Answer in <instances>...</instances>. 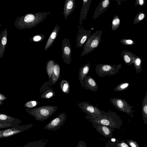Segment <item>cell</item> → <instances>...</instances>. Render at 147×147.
Masks as SVG:
<instances>
[{"label":"cell","instance_id":"obj_25","mask_svg":"<svg viewBox=\"0 0 147 147\" xmlns=\"http://www.w3.org/2000/svg\"><path fill=\"white\" fill-rule=\"evenodd\" d=\"M108 142L110 147H130L124 141H120L117 139H115L114 141L108 140Z\"/></svg>","mask_w":147,"mask_h":147},{"label":"cell","instance_id":"obj_16","mask_svg":"<svg viewBox=\"0 0 147 147\" xmlns=\"http://www.w3.org/2000/svg\"><path fill=\"white\" fill-rule=\"evenodd\" d=\"M84 87L87 90L96 92L98 89V86L94 79L90 76H87L84 80Z\"/></svg>","mask_w":147,"mask_h":147},{"label":"cell","instance_id":"obj_30","mask_svg":"<svg viewBox=\"0 0 147 147\" xmlns=\"http://www.w3.org/2000/svg\"><path fill=\"white\" fill-rule=\"evenodd\" d=\"M120 24V20L117 15L115 16L112 20V30L115 31L119 27Z\"/></svg>","mask_w":147,"mask_h":147},{"label":"cell","instance_id":"obj_20","mask_svg":"<svg viewBox=\"0 0 147 147\" xmlns=\"http://www.w3.org/2000/svg\"><path fill=\"white\" fill-rule=\"evenodd\" d=\"M90 64L87 63L81 66L79 70L78 79L82 88L84 87V80L88 74L90 68Z\"/></svg>","mask_w":147,"mask_h":147},{"label":"cell","instance_id":"obj_12","mask_svg":"<svg viewBox=\"0 0 147 147\" xmlns=\"http://www.w3.org/2000/svg\"><path fill=\"white\" fill-rule=\"evenodd\" d=\"M78 27L79 30L76 40V49L78 47L80 48L84 45L91 33V31L90 30H85L83 27Z\"/></svg>","mask_w":147,"mask_h":147},{"label":"cell","instance_id":"obj_27","mask_svg":"<svg viewBox=\"0 0 147 147\" xmlns=\"http://www.w3.org/2000/svg\"><path fill=\"white\" fill-rule=\"evenodd\" d=\"M54 61L53 60H50L46 64V71L48 76L49 80H50L53 73Z\"/></svg>","mask_w":147,"mask_h":147},{"label":"cell","instance_id":"obj_42","mask_svg":"<svg viewBox=\"0 0 147 147\" xmlns=\"http://www.w3.org/2000/svg\"><path fill=\"white\" fill-rule=\"evenodd\" d=\"M106 147H110L108 142H107L105 145Z\"/></svg>","mask_w":147,"mask_h":147},{"label":"cell","instance_id":"obj_22","mask_svg":"<svg viewBox=\"0 0 147 147\" xmlns=\"http://www.w3.org/2000/svg\"><path fill=\"white\" fill-rule=\"evenodd\" d=\"M0 122L13 124H20L21 121L18 119L3 113H0Z\"/></svg>","mask_w":147,"mask_h":147},{"label":"cell","instance_id":"obj_10","mask_svg":"<svg viewBox=\"0 0 147 147\" xmlns=\"http://www.w3.org/2000/svg\"><path fill=\"white\" fill-rule=\"evenodd\" d=\"M62 54L61 57L64 62L69 65L71 62V48L70 41L68 38H64L62 41L61 44Z\"/></svg>","mask_w":147,"mask_h":147},{"label":"cell","instance_id":"obj_36","mask_svg":"<svg viewBox=\"0 0 147 147\" xmlns=\"http://www.w3.org/2000/svg\"><path fill=\"white\" fill-rule=\"evenodd\" d=\"M19 125L18 124H13L7 123H4L0 122V129H4L12 127Z\"/></svg>","mask_w":147,"mask_h":147},{"label":"cell","instance_id":"obj_3","mask_svg":"<svg viewBox=\"0 0 147 147\" xmlns=\"http://www.w3.org/2000/svg\"><path fill=\"white\" fill-rule=\"evenodd\" d=\"M58 109L56 106H43L34 109L26 108V111L37 121H44L54 114Z\"/></svg>","mask_w":147,"mask_h":147},{"label":"cell","instance_id":"obj_32","mask_svg":"<svg viewBox=\"0 0 147 147\" xmlns=\"http://www.w3.org/2000/svg\"><path fill=\"white\" fill-rule=\"evenodd\" d=\"M45 37V35L42 34H37L30 38L29 40L31 41L38 42L42 41Z\"/></svg>","mask_w":147,"mask_h":147},{"label":"cell","instance_id":"obj_37","mask_svg":"<svg viewBox=\"0 0 147 147\" xmlns=\"http://www.w3.org/2000/svg\"><path fill=\"white\" fill-rule=\"evenodd\" d=\"M47 142V140H40L38 141L35 147H45Z\"/></svg>","mask_w":147,"mask_h":147},{"label":"cell","instance_id":"obj_18","mask_svg":"<svg viewBox=\"0 0 147 147\" xmlns=\"http://www.w3.org/2000/svg\"><path fill=\"white\" fill-rule=\"evenodd\" d=\"M8 32L5 28L0 34V60L3 57L7 42Z\"/></svg>","mask_w":147,"mask_h":147},{"label":"cell","instance_id":"obj_34","mask_svg":"<svg viewBox=\"0 0 147 147\" xmlns=\"http://www.w3.org/2000/svg\"><path fill=\"white\" fill-rule=\"evenodd\" d=\"M122 44L127 45H132L135 44L134 41L130 39H122L119 40Z\"/></svg>","mask_w":147,"mask_h":147},{"label":"cell","instance_id":"obj_21","mask_svg":"<svg viewBox=\"0 0 147 147\" xmlns=\"http://www.w3.org/2000/svg\"><path fill=\"white\" fill-rule=\"evenodd\" d=\"M121 55L125 63L128 65H132L137 55L131 52L123 50L121 52Z\"/></svg>","mask_w":147,"mask_h":147},{"label":"cell","instance_id":"obj_41","mask_svg":"<svg viewBox=\"0 0 147 147\" xmlns=\"http://www.w3.org/2000/svg\"><path fill=\"white\" fill-rule=\"evenodd\" d=\"M7 98V97L4 95L0 93V100H4Z\"/></svg>","mask_w":147,"mask_h":147},{"label":"cell","instance_id":"obj_43","mask_svg":"<svg viewBox=\"0 0 147 147\" xmlns=\"http://www.w3.org/2000/svg\"><path fill=\"white\" fill-rule=\"evenodd\" d=\"M1 26V25L0 24V27Z\"/></svg>","mask_w":147,"mask_h":147},{"label":"cell","instance_id":"obj_40","mask_svg":"<svg viewBox=\"0 0 147 147\" xmlns=\"http://www.w3.org/2000/svg\"><path fill=\"white\" fill-rule=\"evenodd\" d=\"M76 147H88L86 142L80 140Z\"/></svg>","mask_w":147,"mask_h":147},{"label":"cell","instance_id":"obj_33","mask_svg":"<svg viewBox=\"0 0 147 147\" xmlns=\"http://www.w3.org/2000/svg\"><path fill=\"white\" fill-rule=\"evenodd\" d=\"M40 103V102H38L36 100H30L27 102L25 104L24 107L31 109L36 106Z\"/></svg>","mask_w":147,"mask_h":147},{"label":"cell","instance_id":"obj_9","mask_svg":"<svg viewBox=\"0 0 147 147\" xmlns=\"http://www.w3.org/2000/svg\"><path fill=\"white\" fill-rule=\"evenodd\" d=\"M66 118L65 112H63L47 124L44 129L52 131L58 129L64 124Z\"/></svg>","mask_w":147,"mask_h":147},{"label":"cell","instance_id":"obj_2","mask_svg":"<svg viewBox=\"0 0 147 147\" xmlns=\"http://www.w3.org/2000/svg\"><path fill=\"white\" fill-rule=\"evenodd\" d=\"M106 112L102 111V115L95 118H89L87 119L91 123H96L100 124L110 127L114 129H120L122 125V120L120 116L115 112L109 110Z\"/></svg>","mask_w":147,"mask_h":147},{"label":"cell","instance_id":"obj_5","mask_svg":"<svg viewBox=\"0 0 147 147\" xmlns=\"http://www.w3.org/2000/svg\"><path fill=\"white\" fill-rule=\"evenodd\" d=\"M122 64L110 65L100 63L95 67V71L99 77H104L107 76L115 75L118 73L121 68Z\"/></svg>","mask_w":147,"mask_h":147},{"label":"cell","instance_id":"obj_19","mask_svg":"<svg viewBox=\"0 0 147 147\" xmlns=\"http://www.w3.org/2000/svg\"><path fill=\"white\" fill-rule=\"evenodd\" d=\"M60 29L59 26L58 24H56L47 40L44 48L45 51H46L50 48L52 46L57 38L58 34L59 31Z\"/></svg>","mask_w":147,"mask_h":147},{"label":"cell","instance_id":"obj_39","mask_svg":"<svg viewBox=\"0 0 147 147\" xmlns=\"http://www.w3.org/2000/svg\"><path fill=\"white\" fill-rule=\"evenodd\" d=\"M145 3V1L144 0H136L135 2V6H136L139 5L141 6H144Z\"/></svg>","mask_w":147,"mask_h":147},{"label":"cell","instance_id":"obj_15","mask_svg":"<svg viewBox=\"0 0 147 147\" xmlns=\"http://www.w3.org/2000/svg\"><path fill=\"white\" fill-rule=\"evenodd\" d=\"M92 0H83L80 11L79 26L80 27L82 24V21L86 19Z\"/></svg>","mask_w":147,"mask_h":147},{"label":"cell","instance_id":"obj_23","mask_svg":"<svg viewBox=\"0 0 147 147\" xmlns=\"http://www.w3.org/2000/svg\"><path fill=\"white\" fill-rule=\"evenodd\" d=\"M142 114L144 123L147 125V90L142 102Z\"/></svg>","mask_w":147,"mask_h":147},{"label":"cell","instance_id":"obj_13","mask_svg":"<svg viewBox=\"0 0 147 147\" xmlns=\"http://www.w3.org/2000/svg\"><path fill=\"white\" fill-rule=\"evenodd\" d=\"M96 131L105 138H112L113 132L114 129L113 128L95 123H91Z\"/></svg>","mask_w":147,"mask_h":147},{"label":"cell","instance_id":"obj_1","mask_svg":"<svg viewBox=\"0 0 147 147\" xmlns=\"http://www.w3.org/2000/svg\"><path fill=\"white\" fill-rule=\"evenodd\" d=\"M50 11L28 13L18 17L14 22L15 27L19 30L29 29L42 22Z\"/></svg>","mask_w":147,"mask_h":147},{"label":"cell","instance_id":"obj_4","mask_svg":"<svg viewBox=\"0 0 147 147\" xmlns=\"http://www.w3.org/2000/svg\"><path fill=\"white\" fill-rule=\"evenodd\" d=\"M102 34L101 30H96L91 34L85 42L81 56H83L92 52L98 46Z\"/></svg>","mask_w":147,"mask_h":147},{"label":"cell","instance_id":"obj_6","mask_svg":"<svg viewBox=\"0 0 147 147\" xmlns=\"http://www.w3.org/2000/svg\"><path fill=\"white\" fill-rule=\"evenodd\" d=\"M78 107L87 115L85 118H95L102 115V111L100 110L97 107L91 105L88 102L84 101L80 102L78 104Z\"/></svg>","mask_w":147,"mask_h":147},{"label":"cell","instance_id":"obj_31","mask_svg":"<svg viewBox=\"0 0 147 147\" xmlns=\"http://www.w3.org/2000/svg\"><path fill=\"white\" fill-rule=\"evenodd\" d=\"M145 17L144 13L141 11L137 14L134 19L133 24H137L141 22Z\"/></svg>","mask_w":147,"mask_h":147},{"label":"cell","instance_id":"obj_44","mask_svg":"<svg viewBox=\"0 0 147 147\" xmlns=\"http://www.w3.org/2000/svg\"><path fill=\"white\" fill-rule=\"evenodd\" d=\"M1 102L0 101V104H1Z\"/></svg>","mask_w":147,"mask_h":147},{"label":"cell","instance_id":"obj_17","mask_svg":"<svg viewBox=\"0 0 147 147\" xmlns=\"http://www.w3.org/2000/svg\"><path fill=\"white\" fill-rule=\"evenodd\" d=\"M76 7L74 0H65L63 9V15L65 20H67L69 15L71 13Z\"/></svg>","mask_w":147,"mask_h":147},{"label":"cell","instance_id":"obj_24","mask_svg":"<svg viewBox=\"0 0 147 147\" xmlns=\"http://www.w3.org/2000/svg\"><path fill=\"white\" fill-rule=\"evenodd\" d=\"M55 95V93L53 88L47 86L40 95L41 98L47 99L53 98Z\"/></svg>","mask_w":147,"mask_h":147},{"label":"cell","instance_id":"obj_28","mask_svg":"<svg viewBox=\"0 0 147 147\" xmlns=\"http://www.w3.org/2000/svg\"><path fill=\"white\" fill-rule=\"evenodd\" d=\"M142 62L143 59L138 56L137 55L134 59L133 64L136 72L137 73H139L141 71Z\"/></svg>","mask_w":147,"mask_h":147},{"label":"cell","instance_id":"obj_14","mask_svg":"<svg viewBox=\"0 0 147 147\" xmlns=\"http://www.w3.org/2000/svg\"><path fill=\"white\" fill-rule=\"evenodd\" d=\"M111 4L110 0H101L96 9L92 17L93 20L96 19L99 16L107 10Z\"/></svg>","mask_w":147,"mask_h":147},{"label":"cell","instance_id":"obj_11","mask_svg":"<svg viewBox=\"0 0 147 147\" xmlns=\"http://www.w3.org/2000/svg\"><path fill=\"white\" fill-rule=\"evenodd\" d=\"M60 68L59 64L54 61L53 72L50 80L45 82L40 88V93L43 92L47 86L50 87L60 78Z\"/></svg>","mask_w":147,"mask_h":147},{"label":"cell","instance_id":"obj_38","mask_svg":"<svg viewBox=\"0 0 147 147\" xmlns=\"http://www.w3.org/2000/svg\"><path fill=\"white\" fill-rule=\"evenodd\" d=\"M38 142V141L33 142H30L22 147H35Z\"/></svg>","mask_w":147,"mask_h":147},{"label":"cell","instance_id":"obj_35","mask_svg":"<svg viewBox=\"0 0 147 147\" xmlns=\"http://www.w3.org/2000/svg\"><path fill=\"white\" fill-rule=\"evenodd\" d=\"M127 144L130 147H140L136 141L132 139H127Z\"/></svg>","mask_w":147,"mask_h":147},{"label":"cell","instance_id":"obj_29","mask_svg":"<svg viewBox=\"0 0 147 147\" xmlns=\"http://www.w3.org/2000/svg\"><path fill=\"white\" fill-rule=\"evenodd\" d=\"M129 86V84L127 82H123L117 85L114 89L116 92H121L127 90Z\"/></svg>","mask_w":147,"mask_h":147},{"label":"cell","instance_id":"obj_8","mask_svg":"<svg viewBox=\"0 0 147 147\" xmlns=\"http://www.w3.org/2000/svg\"><path fill=\"white\" fill-rule=\"evenodd\" d=\"M112 105L119 110L126 113L128 116L133 118L132 113L134 111L131 110L132 107L125 100L119 98H113L110 100Z\"/></svg>","mask_w":147,"mask_h":147},{"label":"cell","instance_id":"obj_26","mask_svg":"<svg viewBox=\"0 0 147 147\" xmlns=\"http://www.w3.org/2000/svg\"><path fill=\"white\" fill-rule=\"evenodd\" d=\"M60 87L62 92L68 94L70 91V87L68 82L65 79L62 80L59 83Z\"/></svg>","mask_w":147,"mask_h":147},{"label":"cell","instance_id":"obj_7","mask_svg":"<svg viewBox=\"0 0 147 147\" xmlns=\"http://www.w3.org/2000/svg\"><path fill=\"white\" fill-rule=\"evenodd\" d=\"M33 124L18 125L0 130V139L13 136L23 132L33 126Z\"/></svg>","mask_w":147,"mask_h":147}]
</instances>
